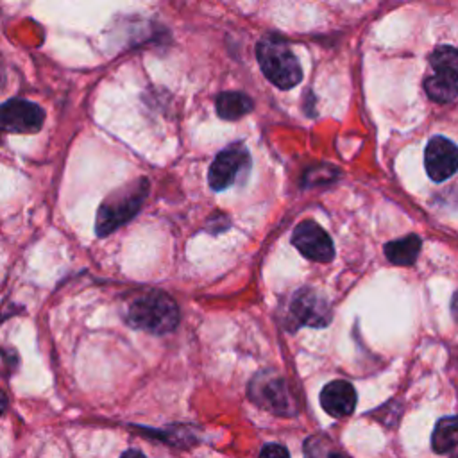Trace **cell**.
I'll return each mask as SVG.
<instances>
[{
    "label": "cell",
    "mask_w": 458,
    "mask_h": 458,
    "mask_svg": "<svg viewBox=\"0 0 458 458\" xmlns=\"http://www.w3.org/2000/svg\"><path fill=\"white\" fill-rule=\"evenodd\" d=\"M148 193V181L145 177H138L123 184L122 188L111 191L98 208L95 231L98 236H107L125 222H129L141 208L145 197Z\"/></svg>",
    "instance_id": "cell-1"
},
{
    "label": "cell",
    "mask_w": 458,
    "mask_h": 458,
    "mask_svg": "<svg viewBox=\"0 0 458 458\" xmlns=\"http://www.w3.org/2000/svg\"><path fill=\"white\" fill-rule=\"evenodd\" d=\"M256 55L261 72L277 88L290 89L301 82V66L283 38L265 36L256 47Z\"/></svg>",
    "instance_id": "cell-2"
},
{
    "label": "cell",
    "mask_w": 458,
    "mask_h": 458,
    "mask_svg": "<svg viewBox=\"0 0 458 458\" xmlns=\"http://www.w3.org/2000/svg\"><path fill=\"white\" fill-rule=\"evenodd\" d=\"M127 322L152 335L172 331L179 322V308L166 293L154 292L138 297L127 311Z\"/></svg>",
    "instance_id": "cell-3"
},
{
    "label": "cell",
    "mask_w": 458,
    "mask_h": 458,
    "mask_svg": "<svg viewBox=\"0 0 458 458\" xmlns=\"http://www.w3.org/2000/svg\"><path fill=\"white\" fill-rule=\"evenodd\" d=\"M433 75L424 81L428 97L437 102H451L458 93V52L454 47H437L429 55Z\"/></svg>",
    "instance_id": "cell-4"
},
{
    "label": "cell",
    "mask_w": 458,
    "mask_h": 458,
    "mask_svg": "<svg viewBox=\"0 0 458 458\" xmlns=\"http://www.w3.org/2000/svg\"><path fill=\"white\" fill-rule=\"evenodd\" d=\"M250 168V156L242 141L231 143L216 154L209 166L208 181L215 191H222L236 182Z\"/></svg>",
    "instance_id": "cell-5"
},
{
    "label": "cell",
    "mask_w": 458,
    "mask_h": 458,
    "mask_svg": "<svg viewBox=\"0 0 458 458\" xmlns=\"http://www.w3.org/2000/svg\"><path fill=\"white\" fill-rule=\"evenodd\" d=\"M249 394L258 406L277 415H292L295 411L286 381L274 372L256 374L249 386Z\"/></svg>",
    "instance_id": "cell-6"
},
{
    "label": "cell",
    "mask_w": 458,
    "mask_h": 458,
    "mask_svg": "<svg viewBox=\"0 0 458 458\" xmlns=\"http://www.w3.org/2000/svg\"><path fill=\"white\" fill-rule=\"evenodd\" d=\"M43 109L23 98H11L0 104V131L13 134H29L43 125Z\"/></svg>",
    "instance_id": "cell-7"
},
{
    "label": "cell",
    "mask_w": 458,
    "mask_h": 458,
    "mask_svg": "<svg viewBox=\"0 0 458 458\" xmlns=\"http://www.w3.org/2000/svg\"><path fill=\"white\" fill-rule=\"evenodd\" d=\"M293 247L308 259L329 263L335 258V245L329 234L313 220L301 222L292 233Z\"/></svg>",
    "instance_id": "cell-8"
},
{
    "label": "cell",
    "mask_w": 458,
    "mask_h": 458,
    "mask_svg": "<svg viewBox=\"0 0 458 458\" xmlns=\"http://www.w3.org/2000/svg\"><path fill=\"white\" fill-rule=\"evenodd\" d=\"M288 320L295 322L297 326L324 327L331 320L329 304L318 292L311 288H302L295 292L288 304Z\"/></svg>",
    "instance_id": "cell-9"
},
{
    "label": "cell",
    "mask_w": 458,
    "mask_h": 458,
    "mask_svg": "<svg viewBox=\"0 0 458 458\" xmlns=\"http://www.w3.org/2000/svg\"><path fill=\"white\" fill-rule=\"evenodd\" d=\"M458 165V152L456 145L444 138V136H435L428 141L426 152H424V166L428 175L435 182H442L449 179L456 172Z\"/></svg>",
    "instance_id": "cell-10"
},
{
    "label": "cell",
    "mask_w": 458,
    "mask_h": 458,
    "mask_svg": "<svg viewBox=\"0 0 458 458\" xmlns=\"http://www.w3.org/2000/svg\"><path fill=\"white\" fill-rule=\"evenodd\" d=\"M320 404L331 417H347L356 408V390L349 381L335 379L322 388Z\"/></svg>",
    "instance_id": "cell-11"
},
{
    "label": "cell",
    "mask_w": 458,
    "mask_h": 458,
    "mask_svg": "<svg viewBox=\"0 0 458 458\" xmlns=\"http://www.w3.org/2000/svg\"><path fill=\"white\" fill-rule=\"evenodd\" d=\"M420 238L417 234H408L401 240L388 242L385 245V256L388 258L390 263L401 265V267H410L415 263L419 250H420Z\"/></svg>",
    "instance_id": "cell-12"
},
{
    "label": "cell",
    "mask_w": 458,
    "mask_h": 458,
    "mask_svg": "<svg viewBox=\"0 0 458 458\" xmlns=\"http://www.w3.org/2000/svg\"><path fill=\"white\" fill-rule=\"evenodd\" d=\"M216 113L224 120H238L252 111V100L240 91H224L216 97Z\"/></svg>",
    "instance_id": "cell-13"
},
{
    "label": "cell",
    "mask_w": 458,
    "mask_h": 458,
    "mask_svg": "<svg viewBox=\"0 0 458 458\" xmlns=\"http://www.w3.org/2000/svg\"><path fill=\"white\" fill-rule=\"evenodd\" d=\"M458 422L456 417L449 415V417H442L435 429H433V438H431V445L433 451L438 454H454L456 451V444H458V433H456Z\"/></svg>",
    "instance_id": "cell-14"
},
{
    "label": "cell",
    "mask_w": 458,
    "mask_h": 458,
    "mask_svg": "<svg viewBox=\"0 0 458 458\" xmlns=\"http://www.w3.org/2000/svg\"><path fill=\"white\" fill-rule=\"evenodd\" d=\"M306 458H345V454L335 445V442L324 435L310 437L304 442Z\"/></svg>",
    "instance_id": "cell-15"
},
{
    "label": "cell",
    "mask_w": 458,
    "mask_h": 458,
    "mask_svg": "<svg viewBox=\"0 0 458 458\" xmlns=\"http://www.w3.org/2000/svg\"><path fill=\"white\" fill-rule=\"evenodd\" d=\"M258 458H290V454L281 444H267Z\"/></svg>",
    "instance_id": "cell-16"
},
{
    "label": "cell",
    "mask_w": 458,
    "mask_h": 458,
    "mask_svg": "<svg viewBox=\"0 0 458 458\" xmlns=\"http://www.w3.org/2000/svg\"><path fill=\"white\" fill-rule=\"evenodd\" d=\"M120 458H147L143 453H140L138 449H127Z\"/></svg>",
    "instance_id": "cell-17"
},
{
    "label": "cell",
    "mask_w": 458,
    "mask_h": 458,
    "mask_svg": "<svg viewBox=\"0 0 458 458\" xmlns=\"http://www.w3.org/2000/svg\"><path fill=\"white\" fill-rule=\"evenodd\" d=\"M5 408H7V399H5L4 392L0 390V415L5 411Z\"/></svg>",
    "instance_id": "cell-18"
},
{
    "label": "cell",
    "mask_w": 458,
    "mask_h": 458,
    "mask_svg": "<svg viewBox=\"0 0 458 458\" xmlns=\"http://www.w3.org/2000/svg\"><path fill=\"white\" fill-rule=\"evenodd\" d=\"M4 318H5V315H0V322H2V320H4Z\"/></svg>",
    "instance_id": "cell-19"
}]
</instances>
